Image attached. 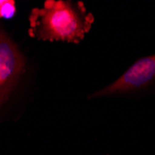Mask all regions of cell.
Returning <instances> with one entry per match:
<instances>
[{
	"instance_id": "277c9868",
	"label": "cell",
	"mask_w": 155,
	"mask_h": 155,
	"mask_svg": "<svg viewBox=\"0 0 155 155\" xmlns=\"http://www.w3.org/2000/svg\"><path fill=\"white\" fill-rule=\"evenodd\" d=\"M16 12L15 2L12 0H5V3L0 8V18L9 19Z\"/></svg>"
},
{
	"instance_id": "7a4b0ae2",
	"label": "cell",
	"mask_w": 155,
	"mask_h": 155,
	"mask_svg": "<svg viewBox=\"0 0 155 155\" xmlns=\"http://www.w3.org/2000/svg\"><path fill=\"white\" fill-rule=\"evenodd\" d=\"M155 80V54L137 61L126 72L106 87L94 92L90 98L128 93L142 88Z\"/></svg>"
},
{
	"instance_id": "5b68a950",
	"label": "cell",
	"mask_w": 155,
	"mask_h": 155,
	"mask_svg": "<svg viewBox=\"0 0 155 155\" xmlns=\"http://www.w3.org/2000/svg\"><path fill=\"white\" fill-rule=\"evenodd\" d=\"M5 3V0H0V8L2 7V5Z\"/></svg>"
},
{
	"instance_id": "6da1fadb",
	"label": "cell",
	"mask_w": 155,
	"mask_h": 155,
	"mask_svg": "<svg viewBox=\"0 0 155 155\" xmlns=\"http://www.w3.org/2000/svg\"><path fill=\"white\" fill-rule=\"evenodd\" d=\"M94 17L82 2L48 0L29 17V35L42 41L79 43L91 29Z\"/></svg>"
},
{
	"instance_id": "3957f363",
	"label": "cell",
	"mask_w": 155,
	"mask_h": 155,
	"mask_svg": "<svg viewBox=\"0 0 155 155\" xmlns=\"http://www.w3.org/2000/svg\"><path fill=\"white\" fill-rule=\"evenodd\" d=\"M24 59L17 46L0 31V88L17 84L24 69Z\"/></svg>"
}]
</instances>
